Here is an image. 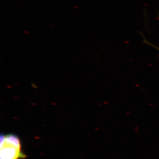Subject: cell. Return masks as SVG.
Segmentation results:
<instances>
[{"label": "cell", "instance_id": "cell-1", "mask_svg": "<svg viewBox=\"0 0 159 159\" xmlns=\"http://www.w3.org/2000/svg\"><path fill=\"white\" fill-rule=\"evenodd\" d=\"M25 157L19 138L13 134L1 136L0 159H20Z\"/></svg>", "mask_w": 159, "mask_h": 159}]
</instances>
